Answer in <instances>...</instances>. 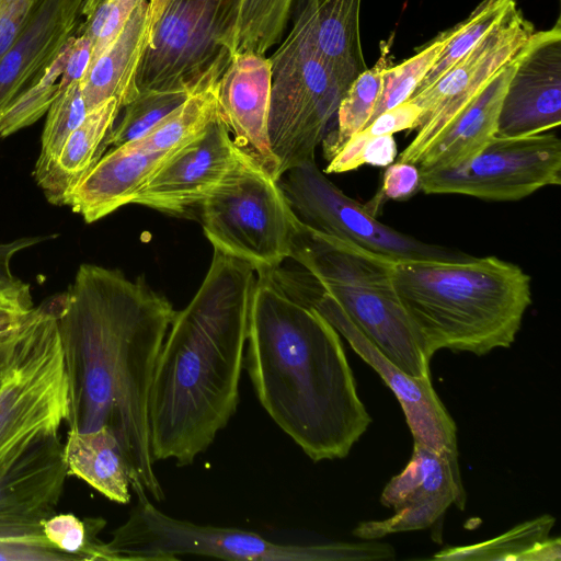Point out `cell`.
<instances>
[{"label":"cell","instance_id":"5","mask_svg":"<svg viewBox=\"0 0 561 561\" xmlns=\"http://www.w3.org/2000/svg\"><path fill=\"white\" fill-rule=\"evenodd\" d=\"M289 259L317 278L392 364L411 376H431V358L392 286L393 260L313 230L298 218Z\"/></svg>","mask_w":561,"mask_h":561},{"label":"cell","instance_id":"20","mask_svg":"<svg viewBox=\"0 0 561 561\" xmlns=\"http://www.w3.org/2000/svg\"><path fill=\"white\" fill-rule=\"evenodd\" d=\"M84 0H44L0 58V115L45 73L81 24Z\"/></svg>","mask_w":561,"mask_h":561},{"label":"cell","instance_id":"11","mask_svg":"<svg viewBox=\"0 0 561 561\" xmlns=\"http://www.w3.org/2000/svg\"><path fill=\"white\" fill-rule=\"evenodd\" d=\"M420 191L510 202L561 183V141L552 133L492 137L465 162L419 170Z\"/></svg>","mask_w":561,"mask_h":561},{"label":"cell","instance_id":"36","mask_svg":"<svg viewBox=\"0 0 561 561\" xmlns=\"http://www.w3.org/2000/svg\"><path fill=\"white\" fill-rule=\"evenodd\" d=\"M105 526L102 518L80 519L73 514H55L43 525L46 539L77 561H112L106 543L98 535Z\"/></svg>","mask_w":561,"mask_h":561},{"label":"cell","instance_id":"45","mask_svg":"<svg viewBox=\"0 0 561 561\" xmlns=\"http://www.w3.org/2000/svg\"><path fill=\"white\" fill-rule=\"evenodd\" d=\"M359 133L365 138L362 151L363 164L387 167L394 161L398 150L392 135L368 136L362 130Z\"/></svg>","mask_w":561,"mask_h":561},{"label":"cell","instance_id":"39","mask_svg":"<svg viewBox=\"0 0 561 561\" xmlns=\"http://www.w3.org/2000/svg\"><path fill=\"white\" fill-rule=\"evenodd\" d=\"M0 561H77L44 535L0 537Z\"/></svg>","mask_w":561,"mask_h":561},{"label":"cell","instance_id":"33","mask_svg":"<svg viewBox=\"0 0 561 561\" xmlns=\"http://www.w3.org/2000/svg\"><path fill=\"white\" fill-rule=\"evenodd\" d=\"M72 36L45 73L22 91L0 115V137L10 136L37 122L60 93L59 80L68 58Z\"/></svg>","mask_w":561,"mask_h":561},{"label":"cell","instance_id":"14","mask_svg":"<svg viewBox=\"0 0 561 561\" xmlns=\"http://www.w3.org/2000/svg\"><path fill=\"white\" fill-rule=\"evenodd\" d=\"M380 503L394 514L382 520L359 523L353 530L355 537L376 540L421 530L437 522L451 504L465 510L458 455L438 453L414 442L409 462L386 484Z\"/></svg>","mask_w":561,"mask_h":561},{"label":"cell","instance_id":"15","mask_svg":"<svg viewBox=\"0 0 561 561\" xmlns=\"http://www.w3.org/2000/svg\"><path fill=\"white\" fill-rule=\"evenodd\" d=\"M307 306L318 310L392 390L415 443L438 453L458 455L456 423L435 392L431 376H411L392 364L320 284L311 290Z\"/></svg>","mask_w":561,"mask_h":561},{"label":"cell","instance_id":"25","mask_svg":"<svg viewBox=\"0 0 561 561\" xmlns=\"http://www.w3.org/2000/svg\"><path fill=\"white\" fill-rule=\"evenodd\" d=\"M360 0H304L305 21L319 55L347 82L366 70L359 39Z\"/></svg>","mask_w":561,"mask_h":561},{"label":"cell","instance_id":"46","mask_svg":"<svg viewBox=\"0 0 561 561\" xmlns=\"http://www.w3.org/2000/svg\"><path fill=\"white\" fill-rule=\"evenodd\" d=\"M170 0H150V19L152 26L156 23V21L159 19L161 13L163 12L164 8L169 3Z\"/></svg>","mask_w":561,"mask_h":561},{"label":"cell","instance_id":"24","mask_svg":"<svg viewBox=\"0 0 561 561\" xmlns=\"http://www.w3.org/2000/svg\"><path fill=\"white\" fill-rule=\"evenodd\" d=\"M122 108L108 99L90 110L67 138L49 170L36 180L46 198L66 206L69 194L105 153V140Z\"/></svg>","mask_w":561,"mask_h":561},{"label":"cell","instance_id":"37","mask_svg":"<svg viewBox=\"0 0 561 561\" xmlns=\"http://www.w3.org/2000/svg\"><path fill=\"white\" fill-rule=\"evenodd\" d=\"M144 0H104L87 22H81L76 35H85L92 42L90 64L113 43L135 9Z\"/></svg>","mask_w":561,"mask_h":561},{"label":"cell","instance_id":"32","mask_svg":"<svg viewBox=\"0 0 561 561\" xmlns=\"http://www.w3.org/2000/svg\"><path fill=\"white\" fill-rule=\"evenodd\" d=\"M192 93L185 89L141 90L129 104L123 107L124 114L121 121L112 127L106 137V147H118L141 138Z\"/></svg>","mask_w":561,"mask_h":561},{"label":"cell","instance_id":"22","mask_svg":"<svg viewBox=\"0 0 561 561\" xmlns=\"http://www.w3.org/2000/svg\"><path fill=\"white\" fill-rule=\"evenodd\" d=\"M518 55L502 67L433 140L416 164L419 170L460 164L495 136L502 102Z\"/></svg>","mask_w":561,"mask_h":561},{"label":"cell","instance_id":"9","mask_svg":"<svg viewBox=\"0 0 561 561\" xmlns=\"http://www.w3.org/2000/svg\"><path fill=\"white\" fill-rule=\"evenodd\" d=\"M199 209L214 250L247 262L256 274L290 257L297 217L278 180L239 147L233 167Z\"/></svg>","mask_w":561,"mask_h":561},{"label":"cell","instance_id":"19","mask_svg":"<svg viewBox=\"0 0 561 561\" xmlns=\"http://www.w3.org/2000/svg\"><path fill=\"white\" fill-rule=\"evenodd\" d=\"M271 82V61L265 55L233 54L218 80V107L237 147L278 180L279 161L268 134Z\"/></svg>","mask_w":561,"mask_h":561},{"label":"cell","instance_id":"34","mask_svg":"<svg viewBox=\"0 0 561 561\" xmlns=\"http://www.w3.org/2000/svg\"><path fill=\"white\" fill-rule=\"evenodd\" d=\"M88 112L80 81L71 83L58 94L46 113L41 151L34 168L35 181L49 170L67 138L83 122Z\"/></svg>","mask_w":561,"mask_h":561},{"label":"cell","instance_id":"29","mask_svg":"<svg viewBox=\"0 0 561 561\" xmlns=\"http://www.w3.org/2000/svg\"><path fill=\"white\" fill-rule=\"evenodd\" d=\"M219 115L216 82L190 94L145 136L129 144L148 152H175L199 137Z\"/></svg>","mask_w":561,"mask_h":561},{"label":"cell","instance_id":"40","mask_svg":"<svg viewBox=\"0 0 561 561\" xmlns=\"http://www.w3.org/2000/svg\"><path fill=\"white\" fill-rule=\"evenodd\" d=\"M44 0H0V58L14 43Z\"/></svg>","mask_w":561,"mask_h":561},{"label":"cell","instance_id":"23","mask_svg":"<svg viewBox=\"0 0 561 561\" xmlns=\"http://www.w3.org/2000/svg\"><path fill=\"white\" fill-rule=\"evenodd\" d=\"M151 30L149 1L144 0L113 43L89 65L81 79L88 111L108 99H115L123 108L139 94L137 77Z\"/></svg>","mask_w":561,"mask_h":561},{"label":"cell","instance_id":"18","mask_svg":"<svg viewBox=\"0 0 561 561\" xmlns=\"http://www.w3.org/2000/svg\"><path fill=\"white\" fill-rule=\"evenodd\" d=\"M67 476L58 435L36 443L0 473V537L44 535V522L56 514Z\"/></svg>","mask_w":561,"mask_h":561},{"label":"cell","instance_id":"13","mask_svg":"<svg viewBox=\"0 0 561 561\" xmlns=\"http://www.w3.org/2000/svg\"><path fill=\"white\" fill-rule=\"evenodd\" d=\"M534 25L515 4L482 39L444 75L409 100L422 111L416 134L399 154L401 162L417 164L420 158L449 122L513 60L535 34Z\"/></svg>","mask_w":561,"mask_h":561},{"label":"cell","instance_id":"41","mask_svg":"<svg viewBox=\"0 0 561 561\" xmlns=\"http://www.w3.org/2000/svg\"><path fill=\"white\" fill-rule=\"evenodd\" d=\"M421 108L410 100L391 107L375 117L364 129L368 136L393 135L401 130L416 129Z\"/></svg>","mask_w":561,"mask_h":561},{"label":"cell","instance_id":"47","mask_svg":"<svg viewBox=\"0 0 561 561\" xmlns=\"http://www.w3.org/2000/svg\"><path fill=\"white\" fill-rule=\"evenodd\" d=\"M103 1L104 0H84L81 10L82 22H87Z\"/></svg>","mask_w":561,"mask_h":561},{"label":"cell","instance_id":"21","mask_svg":"<svg viewBox=\"0 0 561 561\" xmlns=\"http://www.w3.org/2000/svg\"><path fill=\"white\" fill-rule=\"evenodd\" d=\"M173 153L148 152L129 142L113 147L72 190L66 206L89 224L106 217L131 204Z\"/></svg>","mask_w":561,"mask_h":561},{"label":"cell","instance_id":"16","mask_svg":"<svg viewBox=\"0 0 561 561\" xmlns=\"http://www.w3.org/2000/svg\"><path fill=\"white\" fill-rule=\"evenodd\" d=\"M561 124V25L535 32L520 51L497 118L496 136L547 133Z\"/></svg>","mask_w":561,"mask_h":561},{"label":"cell","instance_id":"35","mask_svg":"<svg viewBox=\"0 0 561 561\" xmlns=\"http://www.w3.org/2000/svg\"><path fill=\"white\" fill-rule=\"evenodd\" d=\"M449 36L450 28L442 32L411 58L386 68L382 91L369 123L382 112L409 100L436 62Z\"/></svg>","mask_w":561,"mask_h":561},{"label":"cell","instance_id":"6","mask_svg":"<svg viewBox=\"0 0 561 561\" xmlns=\"http://www.w3.org/2000/svg\"><path fill=\"white\" fill-rule=\"evenodd\" d=\"M137 503L106 543L112 561H174L205 556L247 561H363L396 556L387 542H327L285 545L260 534L199 525L174 518L157 508L141 486L133 488Z\"/></svg>","mask_w":561,"mask_h":561},{"label":"cell","instance_id":"26","mask_svg":"<svg viewBox=\"0 0 561 561\" xmlns=\"http://www.w3.org/2000/svg\"><path fill=\"white\" fill-rule=\"evenodd\" d=\"M64 459L68 474L81 479L112 502L129 503L128 466L118 440L107 427L88 432L68 428Z\"/></svg>","mask_w":561,"mask_h":561},{"label":"cell","instance_id":"44","mask_svg":"<svg viewBox=\"0 0 561 561\" xmlns=\"http://www.w3.org/2000/svg\"><path fill=\"white\" fill-rule=\"evenodd\" d=\"M30 313L0 316V381L12 364L23 324Z\"/></svg>","mask_w":561,"mask_h":561},{"label":"cell","instance_id":"4","mask_svg":"<svg viewBox=\"0 0 561 561\" xmlns=\"http://www.w3.org/2000/svg\"><path fill=\"white\" fill-rule=\"evenodd\" d=\"M390 276L430 358L510 347L531 304L529 275L493 255L391 261Z\"/></svg>","mask_w":561,"mask_h":561},{"label":"cell","instance_id":"10","mask_svg":"<svg viewBox=\"0 0 561 561\" xmlns=\"http://www.w3.org/2000/svg\"><path fill=\"white\" fill-rule=\"evenodd\" d=\"M226 0H170L151 30L137 85L195 92L218 82L231 56L224 44Z\"/></svg>","mask_w":561,"mask_h":561},{"label":"cell","instance_id":"38","mask_svg":"<svg viewBox=\"0 0 561 561\" xmlns=\"http://www.w3.org/2000/svg\"><path fill=\"white\" fill-rule=\"evenodd\" d=\"M420 191V172L417 165L398 161L387 165L379 192L365 205L376 216L379 208L389 201H405Z\"/></svg>","mask_w":561,"mask_h":561},{"label":"cell","instance_id":"31","mask_svg":"<svg viewBox=\"0 0 561 561\" xmlns=\"http://www.w3.org/2000/svg\"><path fill=\"white\" fill-rule=\"evenodd\" d=\"M515 4V0H482L466 20L450 28L444 49L414 92L425 89L444 75L494 28Z\"/></svg>","mask_w":561,"mask_h":561},{"label":"cell","instance_id":"28","mask_svg":"<svg viewBox=\"0 0 561 561\" xmlns=\"http://www.w3.org/2000/svg\"><path fill=\"white\" fill-rule=\"evenodd\" d=\"M294 0H226L224 44L237 53L265 55L282 39Z\"/></svg>","mask_w":561,"mask_h":561},{"label":"cell","instance_id":"30","mask_svg":"<svg viewBox=\"0 0 561 561\" xmlns=\"http://www.w3.org/2000/svg\"><path fill=\"white\" fill-rule=\"evenodd\" d=\"M387 60L380 59L373 68L360 72L348 87L337 108L334 128L323 138V156L329 161L344 144L364 129L380 98Z\"/></svg>","mask_w":561,"mask_h":561},{"label":"cell","instance_id":"2","mask_svg":"<svg viewBox=\"0 0 561 561\" xmlns=\"http://www.w3.org/2000/svg\"><path fill=\"white\" fill-rule=\"evenodd\" d=\"M255 280L250 264L214 250L199 288L176 311L149 394L154 462L193 463L234 414Z\"/></svg>","mask_w":561,"mask_h":561},{"label":"cell","instance_id":"8","mask_svg":"<svg viewBox=\"0 0 561 561\" xmlns=\"http://www.w3.org/2000/svg\"><path fill=\"white\" fill-rule=\"evenodd\" d=\"M268 59V134L279 161L280 178L288 169L316 160V149L335 123L339 105L351 83L319 55L298 13Z\"/></svg>","mask_w":561,"mask_h":561},{"label":"cell","instance_id":"42","mask_svg":"<svg viewBox=\"0 0 561 561\" xmlns=\"http://www.w3.org/2000/svg\"><path fill=\"white\" fill-rule=\"evenodd\" d=\"M35 308L30 285L0 266V316L30 313Z\"/></svg>","mask_w":561,"mask_h":561},{"label":"cell","instance_id":"7","mask_svg":"<svg viewBox=\"0 0 561 561\" xmlns=\"http://www.w3.org/2000/svg\"><path fill=\"white\" fill-rule=\"evenodd\" d=\"M68 415V378L51 296L27 316L0 381V473L36 443L58 435Z\"/></svg>","mask_w":561,"mask_h":561},{"label":"cell","instance_id":"3","mask_svg":"<svg viewBox=\"0 0 561 561\" xmlns=\"http://www.w3.org/2000/svg\"><path fill=\"white\" fill-rule=\"evenodd\" d=\"M247 342L245 368L272 420L311 460L346 457L371 417L332 324L256 274Z\"/></svg>","mask_w":561,"mask_h":561},{"label":"cell","instance_id":"17","mask_svg":"<svg viewBox=\"0 0 561 561\" xmlns=\"http://www.w3.org/2000/svg\"><path fill=\"white\" fill-rule=\"evenodd\" d=\"M238 147L219 117L178 151L139 191L131 204L169 215H190L233 167Z\"/></svg>","mask_w":561,"mask_h":561},{"label":"cell","instance_id":"43","mask_svg":"<svg viewBox=\"0 0 561 561\" xmlns=\"http://www.w3.org/2000/svg\"><path fill=\"white\" fill-rule=\"evenodd\" d=\"M91 53L92 42L88 36L83 34L72 36L68 58L59 80L60 92L71 83L81 81L89 67Z\"/></svg>","mask_w":561,"mask_h":561},{"label":"cell","instance_id":"27","mask_svg":"<svg viewBox=\"0 0 561 561\" xmlns=\"http://www.w3.org/2000/svg\"><path fill=\"white\" fill-rule=\"evenodd\" d=\"M554 522L553 516L545 514L523 522L490 540L440 550L431 559L442 561H558L561 558V541L559 537H550Z\"/></svg>","mask_w":561,"mask_h":561},{"label":"cell","instance_id":"1","mask_svg":"<svg viewBox=\"0 0 561 561\" xmlns=\"http://www.w3.org/2000/svg\"><path fill=\"white\" fill-rule=\"evenodd\" d=\"M69 389L68 428L107 427L126 459L130 485L157 502L164 493L150 451L148 402L160 350L176 311L144 278L81 264L55 295Z\"/></svg>","mask_w":561,"mask_h":561},{"label":"cell","instance_id":"12","mask_svg":"<svg viewBox=\"0 0 561 561\" xmlns=\"http://www.w3.org/2000/svg\"><path fill=\"white\" fill-rule=\"evenodd\" d=\"M278 184L300 222L393 261L459 260L468 254L431 244L380 222L365 205L347 196L316 160L285 171Z\"/></svg>","mask_w":561,"mask_h":561}]
</instances>
